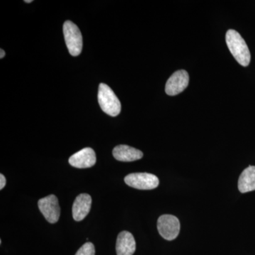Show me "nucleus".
<instances>
[{
  "label": "nucleus",
  "instance_id": "1",
  "mask_svg": "<svg viewBox=\"0 0 255 255\" xmlns=\"http://www.w3.org/2000/svg\"><path fill=\"white\" fill-rule=\"evenodd\" d=\"M226 40L228 49L235 59L242 66H248L251 63V52L241 35L235 30H228L226 33Z\"/></svg>",
  "mask_w": 255,
  "mask_h": 255
},
{
  "label": "nucleus",
  "instance_id": "13",
  "mask_svg": "<svg viewBox=\"0 0 255 255\" xmlns=\"http://www.w3.org/2000/svg\"><path fill=\"white\" fill-rule=\"evenodd\" d=\"M75 255H95V246L92 243H86L79 249Z\"/></svg>",
  "mask_w": 255,
  "mask_h": 255
},
{
  "label": "nucleus",
  "instance_id": "11",
  "mask_svg": "<svg viewBox=\"0 0 255 255\" xmlns=\"http://www.w3.org/2000/svg\"><path fill=\"white\" fill-rule=\"evenodd\" d=\"M114 158L121 162H132L141 159L143 153L141 151L126 145H120L114 147Z\"/></svg>",
  "mask_w": 255,
  "mask_h": 255
},
{
  "label": "nucleus",
  "instance_id": "15",
  "mask_svg": "<svg viewBox=\"0 0 255 255\" xmlns=\"http://www.w3.org/2000/svg\"><path fill=\"white\" fill-rule=\"evenodd\" d=\"M0 52H1V55H0V58H3L5 56V52L3 49L0 50Z\"/></svg>",
  "mask_w": 255,
  "mask_h": 255
},
{
  "label": "nucleus",
  "instance_id": "4",
  "mask_svg": "<svg viewBox=\"0 0 255 255\" xmlns=\"http://www.w3.org/2000/svg\"><path fill=\"white\" fill-rule=\"evenodd\" d=\"M126 184L129 187L140 189L151 190L158 187L159 179L154 174L150 173H132L128 174L124 179Z\"/></svg>",
  "mask_w": 255,
  "mask_h": 255
},
{
  "label": "nucleus",
  "instance_id": "7",
  "mask_svg": "<svg viewBox=\"0 0 255 255\" xmlns=\"http://www.w3.org/2000/svg\"><path fill=\"white\" fill-rule=\"evenodd\" d=\"M189 76L187 71L178 70L167 80L165 92L167 95L175 96L184 91L189 85Z\"/></svg>",
  "mask_w": 255,
  "mask_h": 255
},
{
  "label": "nucleus",
  "instance_id": "2",
  "mask_svg": "<svg viewBox=\"0 0 255 255\" xmlns=\"http://www.w3.org/2000/svg\"><path fill=\"white\" fill-rule=\"evenodd\" d=\"M98 102L101 109L111 117H117L122 110V105L113 90L106 84L99 87Z\"/></svg>",
  "mask_w": 255,
  "mask_h": 255
},
{
  "label": "nucleus",
  "instance_id": "3",
  "mask_svg": "<svg viewBox=\"0 0 255 255\" xmlns=\"http://www.w3.org/2000/svg\"><path fill=\"white\" fill-rule=\"evenodd\" d=\"M63 33L69 53L78 56L82 50V36L78 26L71 21H66L63 25Z\"/></svg>",
  "mask_w": 255,
  "mask_h": 255
},
{
  "label": "nucleus",
  "instance_id": "9",
  "mask_svg": "<svg viewBox=\"0 0 255 255\" xmlns=\"http://www.w3.org/2000/svg\"><path fill=\"white\" fill-rule=\"evenodd\" d=\"M92 198L87 194H82L77 196L73 205V219L76 221L85 219L91 209Z\"/></svg>",
  "mask_w": 255,
  "mask_h": 255
},
{
  "label": "nucleus",
  "instance_id": "10",
  "mask_svg": "<svg viewBox=\"0 0 255 255\" xmlns=\"http://www.w3.org/2000/svg\"><path fill=\"white\" fill-rule=\"evenodd\" d=\"M135 241L131 233L122 231L117 238L116 251L117 255H132L135 251Z\"/></svg>",
  "mask_w": 255,
  "mask_h": 255
},
{
  "label": "nucleus",
  "instance_id": "16",
  "mask_svg": "<svg viewBox=\"0 0 255 255\" xmlns=\"http://www.w3.org/2000/svg\"><path fill=\"white\" fill-rule=\"evenodd\" d=\"M25 1V2H26V3H31V2H32V1H32V0H25V1Z\"/></svg>",
  "mask_w": 255,
  "mask_h": 255
},
{
  "label": "nucleus",
  "instance_id": "5",
  "mask_svg": "<svg viewBox=\"0 0 255 255\" xmlns=\"http://www.w3.org/2000/svg\"><path fill=\"white\" fill-rule=\"evenodd\" d=\"M157 229L164 239L173 241L180 231V223L176 216L172 215H162L157 221Z\"/></svg>",
  "mask_w": 255,
  "mask_h": 255
},
{
  "label": "nucleus",
  "instance_id": "14",
  "mask_svg": "<svg viewBox=\"0 0 255 255\" xmlns=\"http://www.w3.org/2000/svg\"><path fill=\"white\" fill-rule=\"evenodd\" d=\"M6 178L2 174H0V189H3V188L6 185Z\"/></svg>",
  "mask_w": 255,
  "mask_h": 255
},
{
  "label": "nucleus",
  "instance_id": "8",
  "mask_svg": "<svg viewBox=\"0 0 255 255\" xmlns=\"http://www.w3.org/2000/svg\"><path fill=\"white\" fill-rule=\"evenodd\" d=\"M97 158L93 149L85 147L74 154L69 159L70 165L78 169L90 168L96 163Z\"/></svg>",
  "mask_w": 255,
  "mask_h": 255
},
{
  "label": "nucleus",
  "instance_id": "6",
  "mask_svg": "<svg viewBox=\"0 0 255 255\" xmlns=\"http://www.w3.org/2000/svg\"><path fill=\"white\" fill-rule=\"evenodd\" d=\"M38 208L46 221L50 223L58 222L60 219V208L58 198L55 195L47 196L40 199Z\"/></svg>",
  "mask_w": 255,
  "mask_h": 255
},
{
  "label": "nucleus",
  "instance_id": "12",
  "mask_svg": "<svg viewBox=\"0 0 255 255\" xmlns=\"http://www.w3.org/2000/svg\"><path fill=\"white\" fill-rule=\"evenodd\" d=\"M238 189L241 193L255 190V166L247 167L240 176Z\"/></svg>",
  "mask_w": 255,
  "mask_h": 255
}]
</instances>
